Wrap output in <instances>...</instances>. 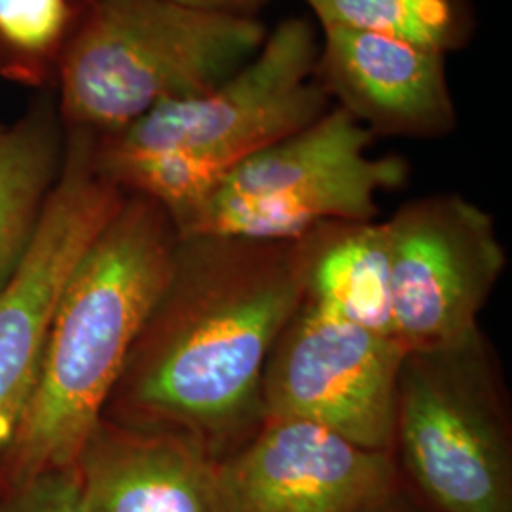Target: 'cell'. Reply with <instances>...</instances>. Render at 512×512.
<instances>
[{"mask_svg": "<svg viewBox=\"0 0 512 512\" xmlns=\"http://www.w3.org/2000/svg\"><path fill=\"white\" fill-rule=\"evenodd\" d=\"M304 298L300 239L179 236L105 420L198 440L215 461L264 423L262 372Z\"/></svg>", "mask_w": 512, "mask_h": 512, "instance_id": "6da1fadb", "label": "cell"}, {"mask_svg": "<svg viewBox=\"0 0 512 512\" xmlns=\"http://www.w3.org/2000/svg\"><path fill=\"white\" fill-rule=\"evenodd\" d=\"M177 241L164 207L139 194H128L93 239L57 300L37 385L6 461V488L78 463L164 289Z\"/></svg>", "mask_w": 512, "mask_h": 512, "instance_id": "7a4b0ae2", "label": "cell"}, {"mask_svg": "<svg viewBox=\"0 0 512 512\" xmlns=\"http://www.w3.org/2000/svg\"><path fill=\"white\" fill-rule=\"evenodd\" d=\"M317 54L308 19L281 21L219 88L164 101L126 128L97 135V169L126 194L160 203L181 236L232 169L332 107L315 80Z\"/></svg>", "mask_w": 512, "mask_h": 512, "instance_id": "3957f363", "label": "cell"}, {"mask_svg": "<svg viewBox=\"0 0 512 512\" xmlns=\"http://www.w3.org/2000/svg\"><path fill=\"white\" fill-rule=\"evenodd\" d=\"M255 16L173 0H92L57 78L65 128L109 135L164 101L211 92L262 48Z\"/></svg>", "mask_w": 512, "mask_h": 512, "instance_id": "277c9868", "label": "cell"}, {"mask_svg": "<svg viewBox=\"0 0 512 512\" xmlns=\"http://www.w3.org/2000/svg\"><path fill=\"white\" fill-rule=\"evenodd\" d=\"M391 456L433 512H512L511 401L480 327L404 355Z\"/></svg>", "mask_w": 512, "mask_h": 512, "instance_id": "5b68a950", "label": "cell"}, {"mask_svg": "<svg viewBox=\"0 0 512 512\" xmlns=\"http://www.w3.org/2000/svg\"><path fill=\"white\" fill-rule=\"evenodd\" d=\"M374 135L332 105L313 124L232 169L183 236L293 241L330 220L378 217V196L408 181L401 156H368Z\"/></svg>", "mask_w": 512, "mask_h": 512, "instance_id": "8992f818", "label": "cell"}, {"mask_svg": "<svg viewBox=\"0 0 512 512\" xmlns=\"http://www.w3.org/2000/svg\"><path fill=\"white\" fill-rule=\"evenodd\" d=\"M65 128V126H63ZM97 135L65 128L63 162L18 272L0 291V490L31 403L57 300L69 275L126 200L97 169Z\"/></svg>", "mask_w": 512, "mask_h": 512, "instance_id": "52a82bcc", "label": "cell"}, {"mask_svg": "<svg viewBox=\"0 0 512 512\" xmlns=\"http://www.w3.org/2000/svg\"><path fill=\"white\" fill-rule=\"evenodd\" d=\"M404 349L302 298L262 372L266 420L308 421L391 454Z\"/></svg>", "mask_w": 512, "mask_h": 512, "instance_id": "ba28073f", "label": "cell"}, {"mask_svg": "<svg viewBox=\"0 0 512 512\" xmlns=\"http://www.w3.org/2000/svg\"><path fill=\"white\" fill-rule=\"evenodd\" d=\"M385 228L393 332L404 353L473 332L507 266L494 217L459 194H433L404 203Z\"/></svg>", "mask_w": 512, "mask_h": 512, "instance_id": "9c48e42d", "label": "cell"}, {"mask_svg": "<svg viewBox=\"0 0 512 512\" xmlns=\"http://www.w3.org/2000/svg\"><path fill=\"white\" fill-rule=\"evenodd\" d=\"M219 482L226 512H366L401 476L391 454L308 421L266 420L220 461Z\"/></svg>", "mask_w": 512, "mask_h": 512, "instance_id": "30bf717a", "label": "cell"}, {"mask_svg": "<svg viewBox=\"0 0 512 512\" xmlns=\"http://www.w3.org/2000/svg\"><path fill=\"white\" fill-rule=\"evenodd\" d=\"M315 80L372 135L439 139L458 126L446 55L393 38L323 29Z\"/></svg>", "mask_w": 512, "mask_h": 512, "instance_id": "8fae6325", "label": "cell"}, {"mask_svg": "<svg viewBox=\"0 0 512 512\" xmlns=\"http://www.w3.org/2000/svg\"><path fill=\"white\" fill-rule=\"evenodd\" d=\"M78 467L90 512H226L219 461L183 433L101 418Z\"/></svg>", "mask_w": 512, "mask_h": 512, "instance_id": "7c38bea8", "label": "cell"}, {"mask_svg": "<svg viewBox=\"0 0 512 512\" xmlns=\"http://www.w3.org/2000/svg\"><path fill=\"white\" fill-rule=\"evenodd\" d=\"M298 239L304 253V300L395 340L385 220H330Z\"/></svg>", "mask_w": 512, "mask_h": 512, "instance_id": "4fadbf2b", "label": "cell"}, {"mask_svg": "<svg viewBox=\"0 0 512 512\" xmlns=\"http://www.w3.org/2000/svg\"><path fill=\"white\" fill-rule=\"evenodd\" d=\"M65 128L46 90L0 137V291L18 272L63 162Z\"/></svg>", "mask_w": 512, "mask_h": 512, "instance_id": "5bb4252c", "label": "cell"}, {"mask_svg": "<svg viewBox=\"0 0 512 512\" xmlns=\"http://www.w3.org/2000/svg\"><path fill=\"white\" fill-rule=\"evenodd\" d=\"M92 0H0V78L55 90Z\"/></svg>", "mask_w": 512, "mask_h": 512, "instance_id": "9a60e30c", "label": "cell"}, {"mask_svg": "<svg viewBox=\"0 0 512 512\" xmlns=\"http://www.w3.org/2000/svg\"><path fill=\"white\" fill-rule=\"evenodd\" d=\"M321 29H348L439 54L456 52L473 35L465 0H304Z\"/></svg>", "mask_w": 512, "mask_h": 512, "instance_id": "2e32d148", "label": "cell"}, {"mask_svg": "<svg viewBox=\"0 0 512 512\" xmlns=\"http://www.w3.org/2000/svg\"><path fill=\"white\" fill-rule=\"evenodd\" d=\"M0 512H90L78 463L0 490Z\"/></svg>", "mask_w": 512, "mask_h": 512, "instance_id": "e0dca14e", "label": "cell"}, {"mask_svg": "<svg viewBox=\"0 0 512 512\" xmlns=\"http://www.w3.org/2000/svg\"><path fill=\"white\" fill-rule=\"evenodd\" d=\"M188 8L215 12V14H234V16H253L258 6L268 0H173Z\"/></svg>", "mask_w": 512, "mask_h": 512, "instance_id": "ac0fdd59", "label": "cell"}, {"mask_svg": "<svg viewBox=\"0 0 512 512\" xmlns=\"http://www.w3.org/2000/svg\"><path fill=\"white\" fill-rule=\"evenodd\" d=\"M366 512H421L406 495L399 484V488L391 495H387L384 501H380L376 507Z\"/></svg>", "mask_w": 512, "mask_h": 512, "instance_id": "d6986e66", "label": "cell"}, {"mask_svg": "<svg viewBox=\"0 0 512 512\" xmlns=\"http://www.w3.org/2000/svg\"><path fill=\"white\" fill-rule=\"evenodd\" d=\"M4 126H2V124H0V137H2V133H4Z\"/></svg>", "mask_w": 512, "mask_h": 512, "instance_id": "ffe728a7", "label": "cell"}]
</instances>
